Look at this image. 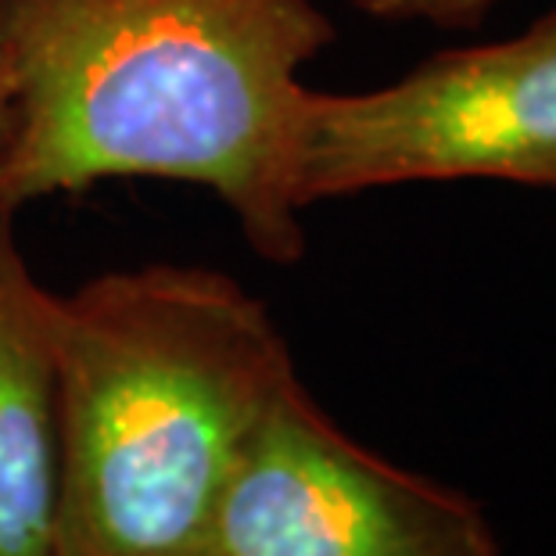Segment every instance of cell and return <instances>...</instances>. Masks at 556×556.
<instances>
[{
  "label": "cell",
  "instance_id": "obj_5",
  "mask_svg": "<svg viewBox=\"0 0 556 556\" xmlns=\"http://www.w3.org/2000/svg\"><path fill=\"white\" fill-rule=\"evenodd\" d=\"M58 475L51 291L0 216V556H54Z\"/></svg>",
  "mask_w": 556,
  "mask_h": 556
},
{
  "label": "cell",
  "instance_id": "obj_4",
  "mask_svg": "<svg viewBox=\"0 0 556 556\" xmlns=\"http://www.w3.org/2000/svg\"><path fill=\"white\" fill-rule=\"evenodd\" d=\"M201 556H503L470 495L345 434L299 374L269 402Z\"/></svg>",
  "mask_w": 556,
  "mask_h": 556
},
{
  "label": "cell",
  "instance_id": "obj_6",
  "mask_svg": "<svg viewBox=\"0 0 556 556\" xmlns=\"http://www.w3.org/2000/svg\"><path fill=\"white\" fill-rule=\"evenodd\" d=\"M381 22H428L438 29H475L506 0H352Z\"/></svg>",
  "mask_w": 556,
  "mask_h": 556
},
{
  "label": "cell",
  "instance_id": "obj_7",
  "mask_svg": "<svg viewBox=\"0 0 556 556\" xmlns=\"http://www.w3.org/2000/svg\"><path fill=\"white\" fill-rule=\"evenodd\" d=\"M15 129V98H11V54H8V0H0V162L8 155Z\"/></svg>",
  "mask_w": 556,
  "mask_h": 556
},
{
  "label": "cell",
  "instance_id": "obj_2",
  "mask_svg": "<svg viewBox=\"0 0 556 556\" xmlns=\"http://www.w3.org/2000/svg\"><path fill=\"white\" fill-rule=\"evenodd\" d=\"M54 556H201L233 467L294 377L233 277L155 263L51 291Z\"/></svg>",
  "mask_w": 556,
  "mask_h": 556
},
{
  "label": "cell",
  "instance_id": "obj_3",
  "mask_svg": "<svg viewBox=\"0 0 556 556\" xmlns=\"http://www.w3.org/2000/svg\"><path fill=\"white\" fill-rule=\"evenodd\" d=\"M445 180L556 187V11L520 37L434 54L388 87L309 93L302 208Z\"/></svg>",
  "mask_w": 556,
  "mask_h": 556
},
{
  "label": "cell",
  "instance_id": "obj_1",
  "mask_svg": "<svg viewBox=\"0 0 556 556\" xmlns=\"http://www.w3.org/2000/svg\"><path fill=\"white\" fill-rule=\"evenodd\" d=\"M330 40L313 0H8L0 216L101 180H180L216 191L263 258L294 263L302 68Z\"/></svg>",
  "mask_w": 556,
  "mask_h": 556
}]
</instances>
